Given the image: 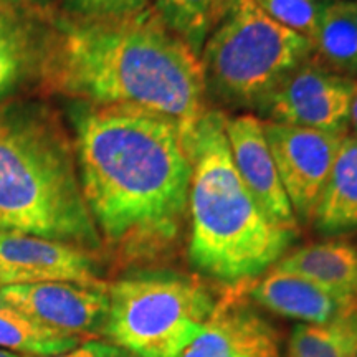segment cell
Instances as JSON below:
<instances>
[{"label": "cell", "instance_id": "obj_24", "mask_svg": "<svg viewBox=\"0 0 357 357\" xmlns=\"http://www.w3.org/2000/svg\"><path fill=\"white\" fill-rule=\"evenodd\" d=\"M349 132L357 136V83L354 89V96H352L351 105V116H349Z\"/></svg>", "mask_w": 357, "mask_h": 357}, {"label": "cell", "instance_id": "obj_27", "mask_svg": "<svg viewBox=\"0 0 357 357\" xmlns=\"http://www.w3.org/2000/svg\"><path fill=\"white\" fill-rule=\"evenodd\" d=\"M0 357H20V356H17L15 352H10V351H6V349H0Z\"/></svg>", "mask_w": 357, "mask_h": 357}, {"label": "cell", "instance_id": "obj_1", "mask_svg": "<svg viewBox=\"0 0 357 357\" xmlns=\"http://www.w3.org/2000/svg\"><path fill=\"white\" fill-rule=\"evenodd\" d=\"M79 182L102 252L119 268L171 255L189 220L190 131L129 106L71 113Z\"/></svg>", "mask_w": 357, "mask_h": 357}, {"label": "cell", "instance_id": "obj_3", "mask_svg": "<svg viewBox=\"0 0 357 357\" xmlns=\"http://www.w3.org/2000/svg\"><path fill=\"white\" fill-rule=\"evenodd\" d=\"M0 230L102 252L73 137L47 102L13 100L0 106Z\"/></svg>", "mask_w": 357, "mask_h": 357}, {"label": "cell", "instance_id": "obj_20", "mask_svg": "<svg viewBox=\"0 0 357 357\" xmlns=\"http://www.w3.org/2000/svg\"><path fill=\"white\" fill-rule=\"evenodd\" d=\"M83 339L55 331L29 316L0 305V349L24 356H56L83 344Z\"/></svg>", "mask_w": 357, "mask_h": 357}, {"label": "cell", "instance_id": "obj_7", "mask_svg": "<svg viewBox=\"0 0 357 357\" xmlns=\"http://www.w3.org/2000/svg\"><path fill=\"white\" fill-rule=\"evenodd\" d=\"M263 129L294 217L311 223L346 134L268 119H263Z\"/></svg>", "mask_w": 357, "mask_h": 357}, {"label": "cell", "instance_id": "obj_15", "mask_svg": "<svg viewBox=\"0 0 357 357\" xmlns=\"http://www.w3.org/2000/svg\"><path fill=\"white\" fill-rule=\"evenodd\" d=\"M275 268L323 288L337 300H357V248L341 240L306 245L284 255Z\"/></svg>", "mask_w": 357, "mask_h": 357}, {"label": "cell", "instance_id": "obj_25", "mask_svg": "<svg viewBox=\"0 0 357 357\" xmlns=\"http://www.w3.org/2000/svg\"><path fill=\"white\" fill-rule=\"evenodd\" d=\"M37 0H0V6H8V7H29Z\"/></svg>", "mask_w": 357, "mask_h": 357}, {"label": "cell", "instance_id": "obj_14", "mask_svg": "<svg viewBox=\"0 0 357 357\" xmlns=\"http://www.w3.org/2000/svg\"><path fill=\"white\" fill-rule=\"evenodd\" d=\"M248 294L265 310L306 324L329 323L356 303L337 300L303 276L275 266L260 280L250 281Z\"/></svg>", "mask_w": 357, "mask_h": 357}, {"label": "cell", "instance_id": "obj_29", "mask_svg": "<svg viewBox=\"0 0 357 357\" xmlns=\"http://www.w3.org/2000/svg\"><path fill=\"white\" fill-rule=\"evenodd\" d=\"M324 2H356V0H324Z\"/></svg>", "mask_w": 357, "mask_h": 357}, {"label": "cell", "instance_id": "obj_26", "mask_svg": "<svg viewBox=\"0 0 357 357\" xmlns=\"http://www.w3.org/2000/svg\"><path fill=\"white\" fill-rule=\"evenodd\" d=\"M346 7H347V10L351 12L352 19H354L356 25H357V0L356 2H346Z\"/></svg>", "mask_w": 357, "mask_h": 357}, {"label": "cell", "instance_id": "obj_9", "mask_svg": "<svg viewBox=\"0 0 357 357\" xmlns=\"http://www.w3.org/2000/svg\"><path fill=\"white\" fill-rule=\"evenodd\" d=\"M100 261V253L75 245L0 230V288L47 281L108 288Z\"/></svg>", "mask_w": 357, "mask_h": 357}, {"label": "cell", "instance_id": "obj_22", "mask_svg": "<svg viewBox=\"0 0 357 357\" xmlns=\"http://www.w3.org/2000/svg\"><path fill=\"white\" fill-rule=\"evenodd\" d=\"M153 0H63V13L75 19H121L151 7Z\"/></svg>", "mask_w": 357, "mask_h": 357}, {"label": "cell", "instance_id": "obj_10", "mask_svg": "<svg viewBox=\"0 0 357 357\" xmlns=\"http://www.w3.org/2000/svg\"><path fill=\"white\" fill-rule=\"evenodd\" d=\"M0 305L55 331L93 341L105 331L108 288H91L66 281L12 284L0 288Z\"/></svg>", "mask_w": 357, "mask_h": 357}, {"label": "cell", "instance_id": "obj_13", "mask_svg": "<svg viewBox=\"0 0 357 357\" xmlns=\"http://www.w3.org/2000/svg\"><path fill=\"white\" fill-rule=\"evenodd\" d=\"M50 12L0 6V106L37 86Z\"/></svg>", "mask_w": 357, "mask_h": 357}, {"label": "cell", "instance_id": "obj_28", "mask_svg": "<svg viewBox=\"0 0 357 357\" xmlns=\"http://www.w3.org/2000/svg\"><path fill=\"white\" fill-rule=\"evenodd\" d=\"M116 357H134V356H131V354H128V352H126V351H121V352H119V354H118V356H116Z\"/></svg>", "mask_w": 357, "mask_h": 357}, {"label": "cell", "instance_id": "obj_4", "mask_svg": "<svg viewBox=\"0 0 357 357\" xmlns=\"http://www.w3.org/2000/svg\"><path fill=\"white\" fill-rule=\"evenodd\" d=\"M189 258L200 273L245 284L287 255L296 230L270 220L236 172L225 114L207 109L190 134Z\"/></svg>", "mask_w": 357, "mask_h": 357}, {"label": "cell", "instance_id": "obj_8", "mask_svg": "<svg viewBox=\"0 0 357 357\" xmlns=\"http://www.w3.org/2000/svg\"><path fill=\"white\" fill-rule=\"evenodd\" d=\"M356 83L311 58L275 89L260 113L268 121L347 134Z\"/></svg>", "mask_w": 357, "mask_h": 357}, {"label": "cell", "instance_id": "obj_5", "mask_svg": "<svg viewBox=\"0 0 357 357\" xmlns=\"http://www.w3.org/2000/svg\"><path fill=\"white\" fill-rule=\"evenodd\" d=\"M312 56L310 38L268 17L253 0H236L199 58L207 96L231 108L260 111L275 89Z\"/></svg>", "mask_w": 357, "mask_h": 357}, {"label": "cell", "instance_id": "obj_18", "mask_svg": "<svg viewBox=\"0 0 357 357\" xmlns=\"http://www.w3.org/2000/svg\"><path fill=\"white\" fill-rule=\"evenodd\" d=\"M357 354V300L324 324L294 326L287 357H352Z\"/></svg>", "mask_w": 357, "mask_h": 357}, {"label": "cell", "instance_id": "obj_21", "mask_svg": "<svg viewBox=\"0 0 357 357\" xmlns=\"http://www.w3.org/2000/svg\"><path fill=\"white\" fill-rule=\"evenodd\" d=\"M268 17L312 42L323 2L319 0H253Z\"/></svg>", "mask_w": 357, "mask_h": 357}, {"label": "cell", "instance_id": "obj_6", "mask_svg": "<svg viewBox=\"0 0 357 357\" xmlns=\"http://www.w3.org/2000/svg\"><path fill=\"white\" fill-rule=\"evenodd\" d=\"M215 305L217 298L195 276L136 271L108 284L102 334L134 357H181Z\"/></svg>", "mask_w": 357, "mask_h": 357}, {"label": "cell", "instance_id": "obj_2", "mask_svg": "<svg viewBox=\"0 0 357 357\" xmlns=\"http://www.w3.org/2000/svg\"><path fill=\"white\" fill-rule=\"evenodd\" d=\"M37 88L84 105L149 111L190 132L208 109L200 58L153 6L121 19L50 13Z\"/></svg>", "mask_w": 357, "mask_h": 357}, {"label": "cell", "instance_id": "obj_30", "mask_svg": "<svg viewBox=\"0 0 357 357\" xmlns=\"http://www.w3.org/2000/svg\"><path fill=\"white\" fill-rule=\"evenodd\" d=\"M352 357H357V354H354V356H352Z\"/></svg>", "mask_w": 357, "mask_h": 357}, {"label": "cell", "instance_id": "obj_23", "mask_svg": "<svg viewBox=\"0 0 357 357\" xmlns=\"http://www.w3.org/2000/svg\"><path fill=\"white\" fill-rule=\"evenodd\" d=\"M123 349L118 346L111 344V342L100 341V339H93V341H86L83 344L75 347V349L66 351L63 354L56 356H42V357H116ZM33 357V356H25Z\"/></svg>", "mask_w": 357, "mask_h": 357}, {"label": "cell", "instance_id": "obj_12", "mask_svg": "<svg viewBox=\"0 0 357 357\" xmlns=\"http://www.w3.org/2000/svg\"><path fill=\"white\" fill-rule=\"evenodd\" d=\"M181 357H281L280 337L252 306L225 294Z\"/></svg>", "mask_w": 357, "mask_h": 357}, {"label": "cell", "instance_id": "obj_17", "mask_svg": "<svg viewBox=\"0 0 357 357\" xmlns=\"http://www.w3.org/2000/svg\"><path fill=\"white\" fill-rule=\"evenodd\" d=\"M312 45L324 66L357 79V25L346 2H323Z\"/></svg>", "mask_w": 357, "mask_h": 357}, {"label": "cell", "instance_id": "obj_19", "mask_svg": "<svg viewBox=\"0 0 357 357\" xmlns=\"http://www.w3.org/2000/svg\"><path fill=\"white\" fill-rule=\"evenodd\" d=\"M236 0H155L154 8L169 29L200 56L211 33L229 15Z\"/></svg>", "mask_w": 357, "mask_h": 357}, {"label": "cell", "instance_id": "obj_11", "mask_svg": "<svg viewBox=\"0 0 357 357\" xmlns=\"http://www.w3.org/2000/svg\"><path fill=\"white\" fill-rule=\"evenodd\" d=\"M225 134L236 172L258 207L278 225L298 230V220L266 141L263 119L253 114L225 116Z\"/></svg>", "mask_w": 357, "mask_h": 357}, {"label": "cell", "instance_id": "obj_16", "mask_svg": "<svg viewBox=\"0 0 357 357\" xmlns=\"http://www.w3.org/2000/svg\"><path fill=\"white\" fill-rule=\"evenodd\" d=\"M314 229L326 236L357 230V136L346 134L312 217Z\"/></svg>", "mask_w": 357, "mask_h": 357}]
</instances>
